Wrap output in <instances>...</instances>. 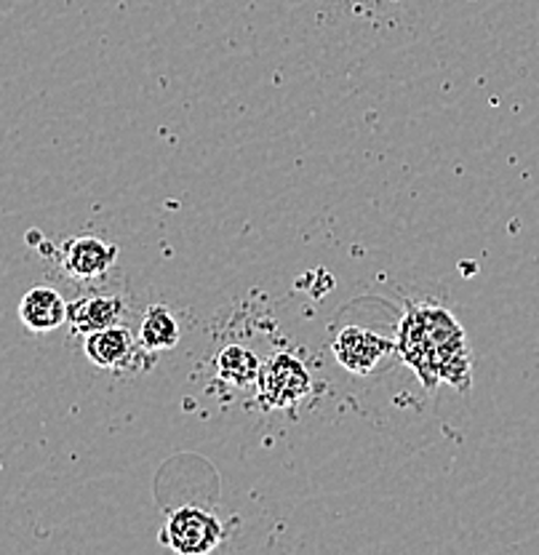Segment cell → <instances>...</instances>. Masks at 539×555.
<instances>
[{
	"label": "cell",
	"instance_id": "6da1fadb",
	"mask_svg": "<svg viewBox=\"0 0 539 555\" xmlns=\"http://www.w3.org/2000/svg\"><path fill=\"white\" fill-rule=\"evenodd\" d=\"M396 352L427 390H436L438 385H451L460 392L471 390L473 356L467 334L440 305L406 299Z\"/></svg>",
	"mask_w": 539,
	"mask_h": 555
},
{
	"label": "cell",
	"instance_id": "7a4b0ae2",
	"mask_svg": "<svg viewBox=\"0 0 539 555\" xmlns=\"http://www.w3.org/2000/svg\"><path fill=\"white\" fill-rule=\"evenodd\" d=\"M254 385H257L259 406L275 412V409L297 406L305 396H310L312 377L299 358H294L292 352H278L259 366Z\"/></svg>",
	"mask_w": 539,
	"mask_h": 555
},
{
	"label": "cell",
	"instance_id": "3957f363",
	"mask_svg": "<svg viewBox=\"0 0 539 555\" xmlns=\"http://www.w3.org/2000/svg\"><path fill=\"white\" fill-rule=\"evenodd\" d=\"M224 540V526L203 507H179L161 531V545L179 555H206Z\"/></svg>",
	"mask_w": 539,
	"mask_h": 555
},
{
	"label": "cell",
	"instance_id": "277c9868",
	"mask_svg": "<svg viewBox=\"0 0 539 555\" xmlns=\"http://www.w3.org/2000/svg\"><path fill=\"white\" fill-rule=\"evenodd\" d=\"M84 350L94 366L107 369V372L115 374L142 372L150 363V358H153V352L144 350L134 334L126 326H120V323L102 328V332L89 334Z\"/></svg>",
	"mask_w": 539,
	"mask_h": 555
},
{
	"label": "cell",
	"instance_id": "5b68a950",
	"mask_svg": "<svg viewBox=\"0 0 539 555\" xmlns=\"http://www.w3.org/2000/svg\"><path fill=\"white\" fill-rule=\"evenodd\" d=\"M334 358L339 366L350 374H371L390 352H396V343L369 332L363 326H345L332 343Z\"/></svg>",
	"mask_w": 539,
	"mask_h": 555
},
{
	"label": "cell",
	"instance_id": "8992f818",
	"mask_svg": "<svg viewBox=\"0 0 539 555\" xmlns=\"http://www.w3.org/2000/svg\"><path fill=\"white\" fill-rule=\"evenodd\" d=\"M118 259V246L97 238V235H78L62 243L60 264L73 281H97L107 275Z\"/></svg>",
	"mask_w": 539,
	"mask_h": 555
},
{
	"label": "cell",
	"instance_id": "52a82bcc",
	"mask_svg": "<svg viewBox=\"0 0 539 555\" xmlns=\"http://www.w3.org/2000/svg\"><path fill=\"white\" fill-rule=\"evenodd\" d=\"M126 302L113 294H89V297L73 299L67 305V323L75 334H89L102 332V328L115 326L124 321Z\"/></svg>",
	"mask_w": 539,
	"mask_h": 555
},
{
	"label": "cell",
	"instance_id": "ba28073f",
	"mask_svg": "<svg viewBox=\"0 0 539 555\" xmlns=\"http://www.w3.org/2000/svg\"><path fill=\"white\" fill-rule=\"evenodd\" d=\"M20 321L35 334H49L67 323V302L56 288L35 286L22 297Z\"/></svg>",
	"mask_w": 539,
	"mask_h": 555
},
{
	"label": "cell",
	"instance_id": "9c48e42d",
	"mask_svg": "<svg viewBox=\"0 0 539 555\" xmlns=\"http://www.w3.org/2000/svg\"><path fill=\"white\" fill-rule=\"evenodd\" d=\"M139 345L150 352H164L179 345V323L164 305H150L139 326Z\"/></svg>",
	"mask_w": 539,
	"mask_h": 555
},
{
	"label": "cell",
	"instance_id": "30bf717a",
	"mask_svg": "<svg viewBox=\"0 0 539 555\" xmlns=\"http://www.w3.org/2000/svg\"><path fill=\"white\" fill-rule=\"evenodd\" d=\"M259 366H262V363H259V358L243 345H228L222 352H219L217 361H214L217 377L222 379L224 385L238 387V390H243V387H248L257 382Z\"/></svg>",
	"mask_w": 539,
	"mask_h": 555
}]
</instances>
